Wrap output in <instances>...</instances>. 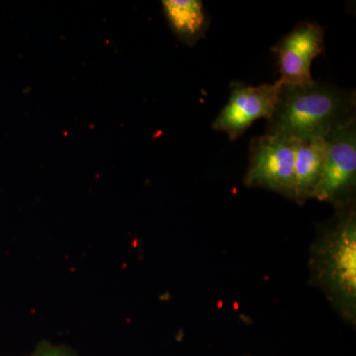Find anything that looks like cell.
I'll list each match as a JSON object with an SVG mask.
<instances>
[{
	"instance_id": "obj_1",
	"label": "cell",
	"mask_w": 356,
	"mask_h": 356,
	"mask_svg": "<svg viewBox=\"0 0 356 356\" xmlns=\"http://www.w3.org/2000/svg\"><path fill=\"white\" fill-rule=\"evenodd\" d=\"M355 112V91L351 89L316 81L301 86L281 83L266 133L290 140L327 139L356 120Z\"/></svg>"
},
{
	"instance_id": "obj_2",
	"label": "cell",
	"mask_w": 356,
	"mask_h": 356,
	"mask_svg": "<svg viewBox=\"0 0 356 356\" xmlns=\"http://www.w3.org/2000/svg\"><path fill=\"white\" fill-rule=\"evenodd\" d=\"M315 282L348 320L355 321L356 215L355 204L339 208L312 257Z\"/></svg>"
},
{
	"instance_id": "obj_3",
	"label": "cell",
	"mask_w": 356,
	"mask_h": 356,
	"mask_svg": "<svg viewBox=\"0 0 356 356\" xmlns=\"http://www.w3.org/2000/svg\"><path fill=\"white\" fill-rule=\"evenodd\" d=\"M355 188L356 120L325 139L324 165L313 198L339 209L355 204Z\"/></svg>"
},
{
	"instance_id": "obj_4",
	"label": "cell",
	"mask_w": 356,
	"mask_h": 356,
	"mask_svg": "<svg viewBox=\"0 0 356 356\" xmlns=\"http://www.w3.org/2000/svg\"><path fill=\"white\" fill-rule=\"evenodd\" d=\"M243 184L248 188L261 187L295 200L292 140L266 133L250 140Z\"/></svg>"
},
{
	"instance_id": "obj_5",
	"label": "cell",
	"mask_w": 356,
	"mask_h": 356,
	"mask_svg": "<svg viewBox=\"0 0 356 356\" xmlns=\"http://www.w3.org/2000/svg\"><path fill=\"white\" fill-rule=\"evenodd\" d=\"M281 88L280 81L274 83L248 86L243 81H233L229 102L213 121L212 128L228 135L231 140H238L259 119L273 116Z\"/></svg>"
},
{
	"instance_id": "obj_6",
	"label": "cell",
	"mask_w": 356,
	"mask_h": 356,
	"mask_svg": "<svg viewBox=\"0 0 356 356\" xmlns=\"http://www.w3.org/2000/svg\"><path fill=\"white\" fill-rule=\"evenodd\" d=\"M324 49V28L315 22H299L271 48L280 67L278 81L291 86L313 83L312 64Z\"/></svg>"
},
{
	"instance_id": "obj_7",
	"label": "cell",
	"mask_w": 356,
	"mask_h": 356,
	"mask_svg": "<svg viewBox=\"0 0 356 356\" xmlns=\"http://www.w3.org/2000/svg\"><path fill=\"white\" fill-rule=\"evenodd\" d=\"M294 151L295 201L313 198L324 165L325 139L292 140Z\"/></svg>"
},
{
	"instance_id": "obj_8",
	"label": "cell",
	"mask_w": 356,
	"mask_h": 356,
	"mask_svg": "<svg viewBox=\"0 0 356 356\" xmlns=\"http://www.w3.org/2000/svg\"><path fill=\"white\" fill-rule=\"evenodd\" d=\"M163 11L173 33L186 46L205 36L210 19L201 0H163Z\"/></svg>"
},
{
	"instance_id": "obj_9",
	"label": "cell",
	"mask_w": 356,
	"mask_h": 356,
	"mask_svg": "<svg viewBox=\"0 0 356 356\" xmlns=\"http://www.w3.org/2000/svg\"><path fill=\"white\" fill-rule=\"evenodd\" d=\"M29 356H77L67 346H55L43 341L37 346L36 350Z\"/></svg>"
}]
</instances>
